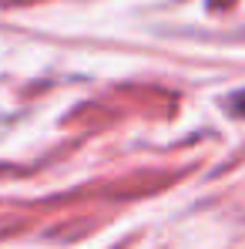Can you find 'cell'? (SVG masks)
<instances>
[{"instance_id":"obj_1","label":"cell","mask_w":245,"mask_h":249,"mask_svg":"<svg viewBox=\"0 0 245 249\" xmlns=\"http://www.w3.org/2000/svg\"><path fill=\"white\" fill-rule=\"evenodd\" d=\"M242 115H245V98H242Z\"/></svg>"}]
</instances>
